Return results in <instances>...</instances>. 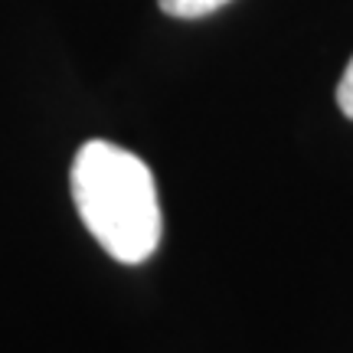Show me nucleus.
Masks as SVG:
<instances>
[{"label":"nucleus","mask_w":353,"mask_h":353,"mask_svg":"<svg viewBox=\"0 0 353 353\" xmlns=\"http://www.w3.org/2000/svg\"><path fill=\"white\" fill-rule=\"evenodd\" d=\"M337 105H341V112L347 118H353V56L347 63V69H343L341 82H337Z\"/></svg>","instance_id":"obj_3"},{"label":"nucleus","mask_w":353,"mask_h":353,"mask_svg":"<svg viewBox=\"0 0 353 353\" xmlns=\"http://www.w3.org/2000/svg\"><path fill=\"white\" fill-rule=\"evenodd\" d=\"M161 10L170 13V17H180V20H200V17H210L219 7H226L232 0H157Z\"/></svg>","instance_id":"obj_2"},{"label":"nucleus","mask_w":353,"mask_h":353,"mask_svg":"<svg viewBox=\"0 0 353 353\" xmlns=\"http://www.w3.org/2000/svg\"><path fill=\"white\" fill-rule=\"evenodd\" d=\"M72 200L85 229L125 265L148 262L161 242V203L151 167L112 141H85L72 161Z\"/></svg>","instance_id":"obj_1"}]
</instances>
